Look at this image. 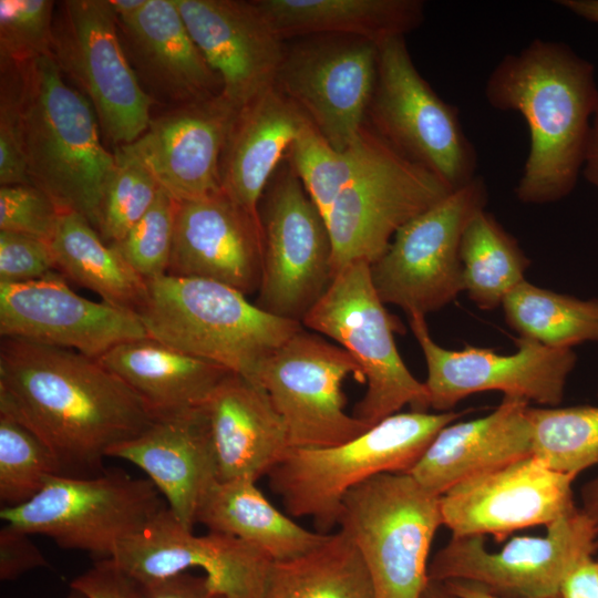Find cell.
Instances as JSON below:
<instances>
[{"label": "cell", "mask_w": 598, "mask_h": 598, "mask_svg": "<svg viewBox=\"0 0 598 598\" xmlns=\"http://www.w3.org/2000/svg\"><path fill=\"white\" fill-rule=\"evenodd\" d=\"M56 2L0 0V62L22 64L50 55Z\"/></svg>", "instance_id": "cell-41"}, {"label": "cell", "mask_w": 598, "mask_h": 598, "mask_svg": "<svg viewBox=\"0 0 598 598\" xmlns=\"http://www.w3.org/2000/svg\"><path fill=\"white\" fill-rule=\"evenodd\" d=\"M378 140L379 135L368 123L360 137L344 151L334 148L311 123L297 137L286 158L323 217L364 166Z\"/></svg>", "instance_id": "cell-36"}, {"label": "cell", "mask_w": 598, "mask_h": 598, "mask_svg": "<svg viewBox=\"0 0 598 598\" xmlns=\"http://www.w3.org/2000/svg\"><path fill=\"white\" fill-rule=\"evenodd\" d=\"M0 414L35 434L61 475L104 472L111 448L155 419L145 402L96 359L27 340L0 343Z\"/></svg>", "instance_id": "cell-1"}, {"label": "cell", "mask_w": 598, "mask_h": 598, "mask_svg": "<svg viewBox=\"0 0 598 598\" xmlns=\"http://www.w3.org/2000/svg\"><path fill=\"white\" fill-rule=\"evenodd\" d=\"M445 590L455 598H508L494 594L481 586L464 581L444 582ZM554 598H560L559 596Z\"/></svg>", "instance_id": "cell-50"}, {"label": "cell", "mask_w": 598, "mask_h": 598, "mask_svg": "<svg viewBox=\"0 0 598 598\" xmlns=\"http://www.w3.org/2000/svg\"><path fill=\"white\" fill-rule=\"evenodd\" d=\"M261 271L260 219L223 190L177 202L168 275L208 279L250 295L259 289Z\"/></svg>", "instance_id": "cell-23"}, {"label": "cell", "mask_w": 598, "mask_h": 598, "mask_svg": "<svg viewBox=\"0 0 598 598\" xmlns=\"http://www.w3.org/2000/svg\"><path fill=\"white\" fill-rule=\"evenodd\" d=\"M204 409L220 482H257L289 450L281 416L265 389L246 377L228 373L212 391Z\"/></svg>", "instance_id": "cell-27"}, {"label": "cell", "mask_w": 598, "mask_h": 598, "mask_svg": "<svg viewBox=\"0 0 598 598\" xmlns=\"http://www.w3.org/2000/svg\"><path fill=\"white\" fill-rule=\"evenodd\" d=\"M115 166L105 186L97 233L109 245L121 240L155 202L161 187L153 175L122 147L113 151Z\"/></svg>", "instance_id": "cell-39"}, {"label": "cell", "mask_w": 598, "mask_h": 598, "mask_svg": "<svg viewBox=\"0 0 598 598\" xmlns=\"http://www.w3.org/2000/svg\"><path fill=\"white\" fill-rule=\"evenodd\" d=\"M221 93L167 109L133 143L120 146L140 159L176 202L221 192L220 158L238 112Z\"/></svg>", "instance_id": "cell-21"}, {"label": "cell", "mask_w": 598, "mask_h": 598, "mask_svg": "<svg viewBox=\"0 0 598 598\" xmlns=\"http://www.w3.org/2000/svg\"><path fill=\"white\" fill-rule=\"evenodd\" d=\"M20 68L30 181L61 212L82 215L97 230L115 156L102 143L95 112L89 100L68 83L51 54Z\"/></svg>", "instance_id": "cell-3"}, {"label": "cell", "mask_w": 598, "mask_h": 598, "mask_svg": "<svg viewBox=\"0 0 598 598\" xmlns=\"http://www.w3.org/2000/svg\"><path fill=\"white\" fill-rule=\"evenodd\" d=\"M378 54V45L363 39L300 38L287 44L274 85L334 148L344 151L367 125Z\"/></svg>", "instance_id": "cell-16"}, {"label": "cell", "mask_w": 598, "mask_h": 598, "mask_svg": "<svg viewBox=\"0 0 598 598\" xmlns=\"http://www.w3.org/2000/svg\"><path fill=\"white\" fill-rule=\"evenodd\" d=\"M140 585L142 598H226L209 585L205 576H194L188 571Z\"/></svg>", "instance_id": "cell-47"}, {"label": "cell", "mask_w": 598, "mask_h": 598, "mask_svg": "<svg viewBox=\"0 0 598 598\" xmlns=\"http://www.w3.org/2000/svg\"><path fill=\"white\" fill-rule=\"evenodd\" d=\"M107 457L140 467L175 518L190 530L202 501L218 481L204 405L155 417L140 435L111 448Z\"/></svg>", "instance_id": "cell-24"}, {"label": "cell", "mask_w": 598, "mask_h": 598, "mask_svg": "<svg viewBox=\"0 0 598 598\" xmlns=\"http://www.w3.org/2000/svg\"><path fill=\"white\" fill-rule=\"evenodd\" d=\"M71 588L86 598H142L141 585L112 559L96 560L74 578Z\"/></svg>", "instance_id": "cell-45"}, {"label": "cell", "mask_w": 598, "mask_h": 598, "mask_svg": "<svg viewBox=\"0 0 598 598\" xmlns=\"http://www.w3.org/2000/svg\"><path fill=\"white\" fill-rule=\"evenodd\" d=\"M533 456L549 468L577 476L598 464V406H529Z\"/></svg>", "instance_id": "cell-37"}, {"label": "cell", "mask_w": 598, "mask_h": 598, "mask_svg": "<svg viewBox=\"0 0 598 598\" xmlns=\"http://www.w3.org/2000/svg\"><path fill=\"white\" fill-rule=\"evenodd\" d=\"M309 123L275 85L244 104L221 154V190L260 219L259 205L266 188Z\"/></svg>", "instance_id": "cell-28"}, {"label": "cell", "mask_w": 598, "mask_h": 598, "mask_svg": "<svg viewBox=\"0 0 598 598\" xmlns=\"http://www.w3.org/2000/svg\"><path fill=\"white\" fill-rule=\"evenodd\" d=\"M502 308L505 321L519 337L551 348L598 343V298L558 293L525 279L506 296Z\"/></svg>", "instance_id": "cell-35"}, {"label": "cell", "mask_w": 598, "mask_h": 598, "mask_svg": "<svg viewBox=\"0 0 598 598\" xmlns=\"http://www.w3.org/2000/svg\"><path fill=\"white\" fill-rule=\"evenodd\" d=\"M50 243L29 235L0 230V282L38 280L54 272Z\"/></svg>", "instance_id": "cell-44"}, {"label": "cell", "mask_w": 598, "mask_h": 598, "mask_svg": "<svg viewBox=\"0 0 598 598\" xmlns=\"http://www.w3.org/2000/svg\"><path fill=\"white\" fill-rule=\"evenodd\" d=\"M441 525L440 496L409 473H382L354 486L338 519L369 571L374 598H423Z\"/></svg>", "instance_id": "cell-6"}, {"label": "cell", "mask_w": 598, "mask_h": 598, "mask_svg": "<svg viewBox=\"0 0 598 598\" xmlns=\"http://www.w3.org/2000/svg\"><path fill=\"white\" fill-rule=\"evenodd\" d=\"M465 412H399L346 443L289 448L268 473L269 486L287 514L309 517L317 532L332 533L351 488L382 473H408L435 435Z\"/></svg>", "instance_id": "cell-5"}, {"label": "cell", "mask_w": 598, "mask_h": 598, "mask_svg": "<svg viewBox=\"0 0 598 598\" xmlns=\"http://www.w3.org/2000/svg\"><path fill=\"white\" fill-rule=\"evenodd\" d=\"M463 288L482 310L502 306L525 280L529 258L518 241L485 209L466 225L460 245Z\"/></svg>", "instance_id": "cell-34"}, {"label": "cell", "mask_w": 598, "mask_h": 598, "mask_svg": "<svg viewBox=\"0 0 598 598\" xmlns=\"http://www.w3.org/2000/svg\"><path fill=\"white\" fill-rule=\"evenodd\" d=\"M29 534L4 524L0 529V578L13 580L48 561Z\"/></svg>", "instance_id": "cell-46"}, {"label": "cell", "mask_w": 598, "mask_h": 598, "mask_svg": "<svg viewBox=\"0 0 598 598\" xmlns=\"http://www.w3.org/2000/svg\"><path fill=\"white\" fill-rule=\"evenodd\" d=\"M597 396H598V385H597Z\"/></svg>", "instance_id": "cell-56"}, {"label": "cell", "mask_w": 598, "mask_h": 598, "mask_svg": "<svg viewBox=\"0 0 598 598\" xmlns=\"http://www.w3.org/2000/svg\"><path fill=\"white\" fill-rule=\"evenodd\" d=\"M121 40L145 92L169 107L221 93L175 0H147L134 16L117 20Z\"/></svg>", "instance_id": "cell-25"}, {"label": "cell", "mask_w": 598, "mask_h": 598, "mask_svg": "<svg viewBox=\"0 0 598 598\" xmlns=\"http://www.w3.org/2000/svg\"><path fill=\"white\" fill-rule=\"evenodd\" d=\"M51 55L64 79L89 100L114 148L146 131L155 103L130 63L109 0L58 2Z\"/></svg>", "instance_id": "cell-10"}, {"label": "cell", "mask_w": 598, "mask_h": 598, "mask_svg": "<svg viewBox=\"0 0 598 598\" xmlns=\"http://www.w3.org/2000/svg\"><path fill=\"white\" fill-rule=\"evenodd\" d=\"M167 504L151 480L121 471L92 477L53 475L30 501L2 507L0 518L29 535H43L64 549L111 559Z\"/></svg>", "instance_id": "cell-8"}, {"label": "cell", "mask_w": 598, "mask_h": 598, "mask_svg": "<svg viewBox=\"0 0 598 598\" xmlns=\"http://www.w3.org/2000/svg\"><path fill=\"white\" fill-rule=\"evenodd\" d=\"M61 475L49 447L16 420L0 414V502L16 507L33 498L47 480Z\"/></svg>", "instance_id": "cell-38"}, {"label": "cell", "mask_w": 598, "mask_h": 598, "mask_svg": "<svg viewBox=\"0 0 598 598\" xmlns=\"http://www.w3.org/2000/svg\"><path fill=\"white\" fill-rule=\"evenodd\" d=\"M557 4L577 17L598 24V0H559Z\"/></svg>", "instance_id": "cell-52"}, {"label": "cell", "mask_w": 598, "mask_h": 598, "mask_svg": "<svg viewBox=\"0 0 598 598\" xmlns=\"http://www.w3.org/2000/svg\"><path fill=\"white\" fill-rule=\"evenodd\" d=\"M50 246L62 276L118 308L136 313L143 306L146 280L82 215L62 212Z\"/></svg>", "instance_id": "cell-32"}, {"label": "cell", "mask_w": 598, "mask_h": 598, "mask_svg": "<svg viewBox=\"0 0 598 598\" xmlns=\"http://www.w3.org/2000/svg\"><path fill=\"white\" fill-rule=\"evenodd\" d=\"M365 383L341 347L301 328L260 365L256 382L281 416L289 448H322L346 443L371 426L346 411L343 382Z\"/></svg>", "instance_id": "cell-12"}, {"label": "cell", "mask_w": 598, "mask_h": 598, "mask_svg": "<svg viewBox=\"0 0 598 598\" xmlns=\"http://www.w3.org/2000/svg\"><path fill=\"white\" fill-rule=\"evenodd\" d=\"M236 537L272 561L299 557L329 536L309 530L277 509L249 480L217 481L202 501L196 524Z\"/></svg>", "instance_id": "cell-31"}, {"label": "cell", "mask_w": 598, "mask_h": 598, "mask_svg": "<svg viewBox=\"0 0 598 598\" xmlns=\"http://www.w3.org/2000/svg\"><path fill=\"white\" fill-rule=\"evenodd\" d=\"M409 322L427 368L424 384L430 408L437 412L451 411L466 396L485 391L558 406L577 363L573 349L551 348L524 337L516 339L517 350L512 354L468 344L450 350L433 340L424 316H410Z\"/></svg>", "instance_id": "cell-17"}, {"label": "cell", "mask_w": 598, "mask_h": 598, "mask_svg": "<svg viewBox=\"0 0 598 598\" xmlns=\"http://www.w3.org/2000/svg\"><path fill=\"white\" fill-rule=\"evenodd\" d=\"M546 527L496 551L484 536H452L429 564V580L470 582L508 598L557 597L567 574L598 549V530L580 507Z\"/></svg>", "instance_id": "cell-14"}, {"label": "cell", "mask_w": 598, "mask_h": 598, "mask_svg": "<svg viewBox=\"0 0 598 598\" xmlns=\"http://www.w3.org/2000/svg\"><path fill=\"white\" fill-rule=\"evenodd\" d=\"M259 598H374L369 571L340 529L312 550L271 561Z\"/></svg>", "instance_id": "cell-33"}, {"label": "cell", "mask_w": 598, "mask_h": 598, "mask_svg": "<svg viewBox=\"0 0 598 598\" xmlns=\"http://www.w3.org/2000/svg\"><path fill=\"white\" fill-rule=\"evenodd\" d=\"M111 559L140 584L199 568L226 598H259L272 561L236 537L195 535L168 507L124 540Z\"/></svg>", "instance_id": "cell-20"}, {"label": "cell", "mask_w": 598, "mask_h": 598, "mask_svg": "<svg viewBox=\"0 0 598 598\" xmlns=\"http://www.w3.org/2000/svg\"><path fill=\"white\" fill-rule=\"evenodd\" d=\"M96 360L125 382L155 417L203 406L230 373L151 337L122 342Z\"/></svg>", "instance_id": "cell-29"}, {"label": "cell", "mask_w": 598, "mask_h": 598, "mask_svg": "<svg viewBox=\"0 0 598 598\" xmlns=\"http://www.w3.org/2000/svg\"><path fill=\"white\" fill-rule=\"evenodd\" d=\"M485 181L476 176L404 224L386 251L371 265L383 303L406 315L426 316L464 291L460 245L471 218L486 208Z\"/></svg>", "instance_id": "cell-11"}, {"label": "cell", "mask_w": 598, "mask_h": 598, "mask_svg": "<svg viewBox=\"0 0 598 598\" xmlns=\"http://www.w3.org/2000/svg\"><path fill=\"white\" fill-rule=\"evenodd\" d=\"M1 64L0 76V184H32L29 176L22 128L21 68Z\"/></svg>", "instance_id": "cell-42"}, {"label": "cell", "mask_w": 598, "mask_h": 598, "mask_svg": "<svg viewBox=\"0 0 598 598\" xmlns=\"http://www.w3.org/2000/svg\"><path fill=\"white\" fill-rule=\"evenodd\" d=\"M176 205L177 202L161 189L144 216L121 240L111 245L145 280L168 271Z\"/></svg>", "instance_id": "cell-40"}, {"label": "cell", "mask_w": 598, "mask_h": 598, "mask_svg": "<svg viewBox=\"0 0 598 598\" xmlns=\"http://www.w3.org/2000/svg\"><path fill=\"white\" fill-rule=\"evenodd\" d=\"M576 477L528 456L463 481L440 496L442 524L452 536L501 538L530 526H548L571 514Z\"/></svg>", "instance_id": "cell-18"}, {"label": "cell", "mask_w": 598, "mask_h": 598, "mask_svg": "<svg viewBox=\"0 0 598 598\" xmlns=\"http://www.w3.org/2000/svg\"><path fill=\"white\" fill-rule=\"evenodd\" d=\"M581 172L598 188V109L591 121Z\"/></svg>", "instance_id": "cell-49"}, {"label": "cell", "mask_w": 598, "mask_h": 598, "mask_svg": "<svg viewBox=\"0 0 598 598\" xmlns=\"http://www.w3.org/2000/svg\"><path fill=\"white\" fill-rule=\"evenodd\" d=\"M485 97L518 112L529 151L515 188L524 204L558 202L575 188L598 109L595 66L566 43L536 39L505 55L488 75Z\"/></svg>", "instance_id": "cell-2"}, {"label": "cell", "mask_w": 598, "mask_h": 598, "mask_svg": "<svg viewBox=\"0 0 598 598\" xmlns=\"http://www.w3.org/2000/svg\"><path fill=\"white\" fill-rule=\"evenodd\" d=\"M188 32L221 81V94L240 109L274 85L287 42L256 0H175Z\"/></svg>", "instance_id": "cell-22"}, {"label": "cell", "mask_w": 598, "mask_h": 598, "mask_svg": "<svg viewBox=\"0 0 598 598\" xmlns=\"http://www.w3.org/2000/svg\"><path fill=\"white\" fill-rule=\"evenodd\" d=\"M117 20L127 19L138 12L147 0H109Z\"/></svg>", "instance_id": "cell-53"}, {"label": "cell", "mask_w": 598, "mask_h": 598, "mask_svg": "<svg viewBox=\"0 0 598 598\" xmlns=\"http://www.w3.org/2000/svg\"><path fill=\"white\" fill-rule=\"evenodd\" d=\"M375 291L371 265L353 261L340 268L328 288L301 320L302 326L337 341L361 368L367 383L353 415L372 426L399 413L427 412L430 399L404 364L393 332L401 323L389 313Z\"/></svg>", "instance_id": "cell-7"}, {"label": "cell", "mask_w": 598, "mask_h": 598, "mask_svg": "<svg viewBox=\"0 0 598 598\" xmlns=\"http://www.w3.org/2000/svg\"><path fill=\"white\" fill-rule=\"evenodd\" d=\"M283 40L315 35L363 39L377 45L405 37L424 20L421 0H256Z\"/></svg>", "instance_id": "cell-30"}, {"label": "cell", "mask_w": 598, "mask_h": 598, "mask_svg": "<svg viewBox=\"0 0 598 598\" xmlns=\"http://www.w3.org/2000/svg\"><path fill=\"white\" fill-rule=\"evenodd\" d=\"M560 598H598V559L592 556L579 561L565 577Z\"/></svg>", "instance_id": "cell-48"}, {"label": "cell", "mask_w": 598, "mask_h": 598, "mask_svg": "<svg viewBox=\"0 0 598 598\" xmlns=\"http://www.w3.org/2000/svg\"><path fill=\"white\" fill-rule=\"evenodd\" d=\"M61 213L52 198L32 184L0 187V230L50 243Z\"/></svg>", "instance_id": "cell-43"}, {"label": "cell", "mask_w": 598, "mask_h": 598, "mask_svg": "<svg viewBox=\"0 0 598 598\" xmlns=\"http://www.w3.org/2000/svg\"><path fill=\"white\" fill-rule=\"evenodd\" d=\"M0 334L92 359L122 342L150 337L135 312L85 299L55 272L28 282H0Z\"/></svg>", "instance_id": "cell-19"}, {"label": "cell", "mask_w": 598, "mask_h": 598, "mask_svg": "<svg viewBox=\"0 0 598 598\" xmlns=\"http://www.w3.org/2000/svg\"><path fill=\"white\" fill-rule=\"evenodd\" d=\"M262 271L257 306L301 322L332 277V244L326 219L287 158L259 205Z\"/></svg>", "instance_id": "cell-13"}, {"label": "cell", "mask_w": 598, "mask_h": 598, "mask_svg": "<svg viewBox=\"0 0 598 598\" xmlns=\"http://www.w3.org/2000/svg\"><path fill=\"white\" fill-rule=\"evenodd\" d=\"M146 286L136 315L151 338L255 382L261 363L302 328L217 281L166 274Z\"/></svg>", "instance_id": "cell-4"}, {"label": "cell", "mask_w": 598, "mask_h": 598, "mask_svg": "<svg viewBox=\"0 0 598 598\" xmlns=\"http://www.w3.org/2000/svg\"><path fill=\"white\" fill-rule=\"evenodd\" d=\"M66 598H86L82 592L75 590V589H72V591L70 592V595L66 597Z\"/></svg>", "instance_id": "cell-55"}, {"label": "cell", "mask_w": 598, "mask_h": 598, "mask_svg": "<svg viewBox=\"0 0 598 598\" xmlns=\"http://www.w3.org/2000/svg\"><path fill=\"white\" fill-rule=\"evenodd\" d=\"M529 403L504 396L489 414L444 426L408 472L441 496L456 484L533 455Z\"/></svg>", "instance_id": "cell-26"}, {"label": "cell", "mask_w": 598, "mask_h": 598, "mask_svg": "<svg viewBox=\"0 0 598 598\" xmlns=\"http://www.w3.org/2000/svg\"><path fill=\"white\" fill-rule=\"evenodd\" d=\"M378 49L369 126L451 190L470 183L477 176V153L463 130L458 110L420 74L405 38L390 39Z\"/></svg>", "instance_id": "cell-9"}, {"label": "cell", "mask_w": 598, "mask_h": 598, "mask_svg": "<svg viewBox=\"0 0 598 598\" xmlns=\"http://www.w3.org/2000/svg\"><path fill=\"white\" fill-rule=\"evenodd\" d=\"M450 192L436 175L379 136L364 166L324 217L332 244L333 275L353 261L374 264L404 224Z\"/></svg>", "instance_id": "cell-15"}, {"label": "cell", "mask_w": 598, "mask_h": 598, "mask_svg": "<svg viewBox=\"0 0 598 598\" xmlns=\"http://www.w3.org/2000/svg\"><path fill=\"white\" fill-rule=\"evenodd\" d=\"M580 497L582 504L580 508L590 517L598 530V475L582 485Z\"/></svg>", "instance_id": "cell-51"}, {"label": "cell", "mask_w": 598, "mask_h": 598, "mask_svg": "<svg viewBox=\"0 0 598 598\" xmlns=\"http://www.w3.org/2000/svg\"><path fill=\"white\" fill-rule=\"evenodd\" d=\"M423 598H455V597L450 595L446 590H445V594L443 595L437 592L436 590L433 589L432 584L430 582L423 595Z\"/></svg>", "instance_id": "cell-54"}]
</instances>
